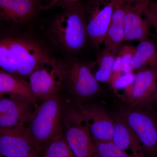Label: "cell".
<instances>
[{"label": "cell", "instance_id": "cell-1", "mask_svg": "<svg viewBox=\"0 0 157 157\" xmlns=\"http://www.w3.org/2000/svg\"><path fill=\"white\" fill-rule=\"evenodd\" d=\"M64 107L56 95L42 101L25 123L29 135L41 151L61 131Z\"/></svg>", "mask_w": 157, "mask_h": 157}, {"label": "cell", "instance_id": "cell-2", "mask_svg": "<svg viewBox=\"0 0 157 157\" xmlns=\"http://www.w3.org/2000/svg\"><path fill=\"white\" fill-rule=\"evenodd\" d=\"M52 33L56 43L65 50H81L88 39L83 4L78 2L64 8L54 20Z\"/></svg>", "mask_w": 157, "mask_h": 157}, {"label": "cell", "instance_id": "cell-3", "mask_svg": "<svg viewBox=\"0 0 157 157\" xmlns=\"http://www.w3.org/2000/svg\"><path fill=\"white\" fill-rule=\"evenodd\" d=\"M138 137L147 157L157 156V112L153 104L124 105L115 113Z\"/></svg>", "mask_w": 157, "mask_h": 157}, {"label": "cell", "instance_id": "cell-4", "mask_svg": "<svg viewBox=\"0 0 157 157\" xmlns=\"http://www.w3.org/2000/svg\"><path fill=\"white\" fill-rule=\"evenodd\" d=\"M62 130L74 157H94V140L76 107L64 109Z\"/></svg>", "mask_w": 157, "mask_h": 157}, {"label": "cell", "instance_id": "cell-5", "mask_svg": "<svg viewBox=\"0 0 157 157\" xmlns=\"http://www.w3.org/2000/svg\"><path fill=\"white\" fill-rule=\"evenodd\" d=\"M29 85L36 101L59 94L64 81V66L49 58L29 76Z\"/></svg>", "mask_w": 157, "mask_h": 157}, {"label": "cell", "instance_id": "cell-6", "mask_svg": "<svg viewBox=\"0 0 157 157\" xmlns=\"http://www.w3.org/2000/svg\"><path fill=\"white\" fill-rule=\"evenodd\" d=\"M17 76L28 78L34 70L49 58L45 49L37 42L26 38L8 37Z\"/></svg>", "mask_w": 157, "mask_h": 157}, {"label": "cell", "instance_id": "cell-7", "mask_svg": "<svg viewBox=\"0 0 157 157\" xmlns=\"http://www.w3.org/2000/svg\"><path fill=\"white\" fill-rule=\"evenodd\" d=\"M64 81L77 104L86 103L98 95L101 90L90 67L77 61L64 66Z\"/></svg>", "mask_w": 157, "mask_h": 157}, {"label": "cell", "instance_id": "cell-8", "mask_svg": "<svg viewBox=\"0 0 157 157\" xmlns=\"http://www.w3.org/2000/svg\"><path fill=\"white\" fill-rule=\"evenodd\" d=\"M117 1L89 0L83 4L88 39L96 47L103 44Z\"/></svg>", "mask_w": 157, "mask_h": 157}, {"label": "cell", "instance_id": "cell-9", "mask_svg": "<svg viewBox=\"0 0 157 157\" xmlns=\"http://www.w3.org/2000/svg\"><path fill=\"white\" fill-rule=\"evenodd\" d=\"M41 150L32 139L22 123L0 129V154L6 157H39Z\"/></svg>", "mask_w": 157, "mask_h": 157}, {"label": "cell", "instance_id": "cell-10", "mask_svg": "<svg viewBox=\"0 0 157 157\" xmlns=\"http://www.w3.org/2000/svg\"><path fill=\"white\" fill-rule=\"evenodd\" d=\"M76 107L87 124L93 140L111 141L114 121L105 108L87 103L77 104Z\"/></svg>", "mask_w": 157, "mask_h": 157}, {"label": "cell", "instance_id": "cell-11", "mask_svg": "<svg viewBox=\"0 0 157 157\" xmlns=\"http://www.w3.org/2000/svg\"><path fill=\"white\" fill-rule=\"evenodd\" d=\"M36 103L21 96L3 97L0 100V129L25 123L36 107Z\"/></svg>", "mask_w": 157, "mask_h": 157}, {"label": "cell", "instance_id": "cell-12", "mask_svg": "<svg viewBox=\"0 0 157 157\" xmlns=\"http://www.w3.org/2000/svg\"><path fill=\"white\" fill-rule=\"evenodd\" d=\"M157 86V69L144 68L135 73V80L124 92L129 105L152 104V99Z\"/></svg>", "mask_w": 157, "mask_h": 157}, {"label": "cell", "instance_id": "cell-13", "mask_svg": "<svg viewBox=\"0 0 157 157\" xmlns=\"http://www.w3.org/2000/svg\"><path fill=\"white\" fill-rule=\"evenodd\" d=\"M149 2L132 5L127 11L123 21L124 42H140L148 39L152 25L146 16H143L144 8Z\"/></svg>", "mask_w": 157, "mask_h": 157}, {"label": "cell", "instance_id": "cell-14", "mask_svg": "<svg viewBox=\"0 0 157 157\" xmlns=\"http://www.w3.org/2000/svg\"><path fill=\"white\" fill-rule=\"evenodd\" d=\"M32 0H0V24L16 25L31 19L36 11Z\"/></svg>", "mask_w": 157, "mask_h": 157}, {"label": "cell", "instance_id": "cell-15", "mask_svg": "<svg viewBox=\"0 0 157 157\" xmlns=\"http://www.w3.org/2000/svg\"><path fill=\"white\" fill-rule=\"evenodd\" d=\"M114 130L111 141L132 157H147L140 140L128 125L116 114L112 116Z\"/></svg>", "mask_w": 157, "mask_h": 157}, {"label": "cell", "instance_id": "cell-16", "mask_svg": "<svg viewBox=\"0 0 157 157\" xmlns=\"http://www.w3.org/2000/svg\"><path fill=\"white\" fill-rule=\"evenodd\" d=\"M0 94L25 97L36 102L28 82L3 70H0Z\"/></svg>", "mask_w": 157, "mask_h": 157}, {"label": "cell", "instance_id": "cell-17", "mask_svg": "<svg viewBox=\"0 0 157 157\" xmlns=\"http://www.w3.org/2000/svg\"><path fill=\"white\" fill-rule=\"evenodd\" d=\"M147 66L157 69V47L148 39L140 42L136 46L131 63L133 72L147 67Z\"/></svg>", "mask_w": 157, "mask_h": 157}, {"label": "cell", "instance_id": "cell-18", "mask_svg": "<svg viewBox=\"0 0 157 157\" xmlns=\"http://www.w3.org/2000/svg\"><path fill=\"white\" fill-rule=\"evenodd\" d=\"M42 157H74L62 129L45 145Z\"/></svg>", "mask_w": 157, "mask_h": 157}, {"label": "cell", "instance_id": "cell-19", "mask_svg": "<svg viewBox=\"0 0 157 157\" xmlns=\"http://www.w3.org/2000/svg\"><path fill=\"white\" fill-rule=\"evenodd\" d=\"M124 42L123 22H110L105 34L104 50L117 53L120 45Z\"/></svg>", "mask_w": 157, "mask_h": 157}, {"label": "cell", "instance_id": "cell-20", "mask_svg": "<svg viewBox=\"0 0 157 157\" xmlns=\"http://www.w3.org/2000/svg\"><path fill=\"white\" fill-rule=\"evenodd\" d=\"M117 54L111 52L103 50L98 60L96 65L97 70L93 73L98 82L109 81L113 73L112 67Z\"/></svg>", "mask_w": 157, "mask_h": 157}, {"label": "cell", "instance_id": "cell-21", "mask_svg": "<svg viewBox=\"0 0 157 157\" xmlns=\"http://www.w3.org/2000/svg\"><path fill=\"white\" fill-rule=\"evenodd\" d=\"M94 157H132L112 141L94 140Z\"/></svg>", "mask_w": 157, "mask_h": 157}, {"label": "cell", "instance_id": "cell-22", "mask_svg": "<svg viewBox=\"0 0 157 157\" xmlns=\"http://www.w3.org/2000/svg\"><path fill=\"white\" fill-rule=\"evenodd\" d=\"M0 69L17 76L16 66L11 56L8 37L0 38Z\"/></svg>", "mask_w": 157, "mask_h": 157}, {"label": "cell", "instance_id": "cell-23", "mask_svg": "<svg viewBox=\"0 0 157 157\" xmlns=\"http://www.w3.org/2000/svg\"><path fill=\"white\" fill-rule=\"evenodd\" d=\"M135 76L134 72L128 73L115 72L112 73L109 82L116 92L122 90L125 92L134 82Z\"/></svg>", "mask_w": 157, "mask_h": 157}, {"label": "cell", "instance_id": "cell-24", "mask_svg": "<svg viewBox=\"0 0 157 157\" xmlns=\"http://www.w3.org/2000/svg\"><path fill=\"white\" fill-rule=\"evenodd\" d=\"M136 46L130 45H125L118 51L121 58V72L124 73L133 72L131 63L135 52Z\"/></svg>", "mask_w": 157, "mask_h": 157}, {"label": "cell", "instance_id": "cell-25", "mask_svg": "<svg viewBox=\"0 0 157 157\" xmlns=\"http://www.w3.org/2000/svg\"><path fill=\"white\" fill-rule=\"evenodd\" d=\"M143 13L157 32V2H150L144 6Z\"/></svg>", "mask_w": 157, "mask_h": 157}, {"label": "cell", "instance_id": "cell-26", "mask_svg": "<svg viewBox=\"0 0 157 157\" xmlns=\"http://www.w3.org/2000/svg\"><path fill=\"white\" fill-rule=\"evenodd\" d=\"M113 73L121 72V58L120 54L117 52L113 62L112 67Z\"/></svg>", "mask_w": 157, "mask_h": 157}, {"label": "cell", "instance_id": "cell-27", "mask_svg": "<svg viewBox=\"0 0 157 157\" xmlns=\"http://www.w3.org/2000/svg\"><path fill=\"white\" fill-rule=\"evenodd\" d=\"M81 0H59L58 4L63 8L67 6L80 2Z\"/></svg>", "mask_w": 157, "mask_h": 157}, {"label": "cell", "instance_id": "cell-28", "mask_svg": "<svg viewBox=\"0 0 157 157\" xmlns=\"http://www.w3.org/2000/svg\"><path fill=\"white\" fill-rule=\"evenodd\" d=\"M128 2L131 3L133 5H140V4L149 2L151 0H125Z\"/></svg>", "mask_w": 157, "mask_h": 157}, {"label": "cell", "instance_id": "cell-29", "mask_svg": "<svg viewBox=\"0 0 157 157\" xmlns=\"http://www.w3.org/2000/svg\"><path fill=\"white\" fill-rule=\"evenodd\" d=\"M152 104H155L157 107V86L154 94L152 99Z\"/></svg>", "mask_w": 157, "mask_h": 157}, {"label": "cell", "instance_id": "cell-30", "mask_svg": "<svg viewBox=\"0 0 157 157\" xmlns=\"http://www.w3.org/2000/svg\"><path fill=\"white\" fill-rule=\"evenodd\" d=\"M59 0H51V2L50 4L46 7V9H48V8H50V7H52V6H54V5H56L58 3Z\"/></svg>", "mask_w": 157, "mask_h": 157}, {"label": "cell", "instance_id": "cell-31", "mask_svg": "<svg viewBox=\"0 0 157 157\" xmlns=\"http://www.w3.org/2000/svg\"><path fill=\"white\" fill-rule=\"evenodd\" d=\"M32 1H33V2H34L35 4H36L38 2V1H39V0H32Z\"/></svg>", "mask_w": 157, "mask_h": 157}, {"label": "cell", "instance_id": "cell-32", "mask_svg": "<svg viewBox=\"0 0 157 157\" xmlns=\"http://www.w3.org/2000/svg\"><path fill=\"white\" fill-rule=\"evenodd\" d=\"M3 97V95L2 94H0V100H1L2 98Z\"/></svg>", "mask_w": 157, "mask_h": 157}]
</instances>
